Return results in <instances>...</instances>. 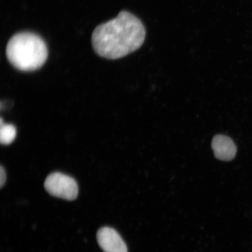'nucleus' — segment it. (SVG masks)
Segmentation results:
<instances>
[{"label": "nucleus", "instance_id": "obj_5", "mask_svg": "<svg viewBox=\"0 0 252 252\" xmlns=\"http://www.w3.org/2000/svg\"><path fill=\"white\" fill-rule=\"evenodd\" d=\"M212 146L214 156L220 160L229 161L236 156L237 149L234 142L226 135H216L213 138Z\"/></svg>", "mask_w": 252, "mask_h": 252}, {"label": "nucleus", "instance_id": "obj_4", "mask_svg": "<svg viewBox=\"0 0 252 252\" xmlns=\"http://www.w3.org/2000/svg\"><path fill=\"white\" fill-rule=\"evenodd\" d=\"M97 241L104 252H128L124 239L115 229L108 226L99 229Z\"/></svg>", "mask_w": 252, "mask_h": 252}, {"label": "nucleus", "instance_id": "obj_1", "mask_svg": "<svg viewBox=\"0 0 252 252\" xmlns=\"http://www.w3.org/2000/svg\"><path fill=\"white\" fill-rule=\"evenodd\" d=\"M146 35V28L140 19L130 12L122 11L117 17L95 28L91 42L97 55L116 60L139 49Z\"/></svg>", "mask_w": 252, "mask_h": 252}, {"label": "nucleus", "instance_id": "obj_3", "mask_svg": "<svg viewBox=\"0 0 252 252\" xmlns=\"http://www.w3.org/2000/svg\"><path fill=\"white\" fill-rule=\"evenodd\" d=\"M44 187L50 195L63 199L72 201L78 196V186L76 181L61 172L53 173L47 176Z\"/></svg>", "mask_w": 252, "mask_h": 252}, {"label": "nucleus", "instance_id": "obj_2", "mask_svg": "<svg viewBox=\"0 0 252 252\" xmlns=\"http://www.w3.org/2000/svg\"><path fill=\"white\" fill-rule=\"evenodd\" d=\"M8 62L17 70L33 71L42 67L48 58L45 40L38 34L30 32L16 33L6 47Z\"/></svg>", "mask_w": 252, "mask_h": 252}, {"label": "nucleus", "instance_id": "obj_7", "mask_svg": "<svg viewBox=\"0 0 252 252\" xmlns=\"http://www.w3.org/2000/svg\"><path fill=\"white\" fill-rule=\"evenodd\" d=\"M6 179H7V176H6L5 169L1 166L0 168V187L1 188L5 185Z\"/></svg>", "mask_w": 252, "mask_h": 252}, {"label": "nucleus", "instance_id": "obj_6", "mask_svg": "<svg viewBox=\"0 0 252 252\" xmlns=\"http://www.w3.org/2000/svg\"><path fill=\"white\" fill-rule=\"evenodd\" d=\"M17 135V130L14 125H0V142L2 145H9L13 142Z\"/></svg>", "mask_w": 252, "mask_h": 252}]
</instances>
